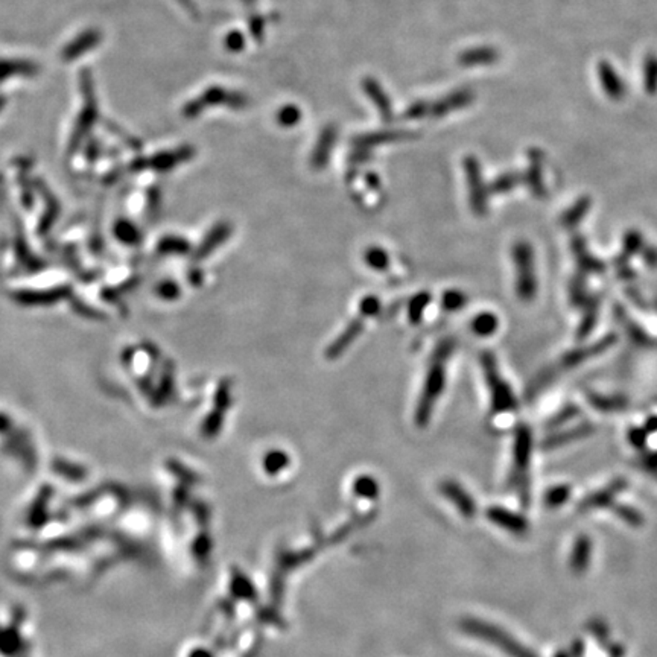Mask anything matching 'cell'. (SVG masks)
<instances>
[{
	"label": "cell",
	"mask_w": 657,
	"mask_h": 657,
	"mask_svg": "<svg viewBox=\"0 0 657 657\" xmlns=\"http://www.w3.org/2000/svg\"><path fill=\"white\" fill-rule=\"evenodd\" d=\"M481 367L485 381L490 387L493 414L514 411L517 408V400L509 385L502 379L500 368H497L496 358L489 350H484L481 353Z\"/></svg>",
	"instance_id": "cell-1"
},
{
	"label": "cell",
	"mask_w": 657,
	"mask_h": 657,
	"mask_svg": "<svg viewBox=\"0 0 657 657\" xmlns=\"http://www.w3.org/2000/svg\"><path fill=\"white\" fill-rule=\"evenodd\" d=\"M446 385V368L445 362H429V368L425 378L423 390L418 398L415 408V423L417 426L425 428L433 415L435 402L445 390Z\"/></svg>",
	"instance_id": "cell-2"
},
{
	"label": "cell",
	"mask_w": 657,
	"mask_h": 657,
	"mask_svg": "<svg viewBox=\"0 0 657 657\" xmlns=\"http://www.w3.org/2000/svg\"><path fill=\"white\" fill-rule=\"evenodd\" d=\"M513 259L517 271L516 292L522 301H531L537 294V279L534 274V253L527 241H519L513 247Z\"/></svg>",
	"instance_id": "cell-3"
},
{
	"label": "cell",
	"mask_w": 657,
	"mask_h": 657,
	"mask_svg": "<svg viewBox=\"0 0 657 657\" xmlns=\"http://www.w3.org/2000/svg\"><path fill=\"white\" fill-rule=\"evenodd\" d=\"M464 627H466V630L470 634H473V636L495 643L497 648H501L509 657H537V654L532 653L525 645L516 641L513 636H509L507 631H504L500 627L485 624V622H481L478 619H470L467 622H464Z\"/></svg>",
	"instance_id": "cell-4"
},
{
	"label": "cell",
	"mask_w": 657,
	"mask_h": 657,
	"mask_svg": "<svg viewBox=\"0 0 657 657\" xmlns=\"http://www.w3.org/2000/svg\"><path fill=\"white\" fill-rule=\"evenodd\" d=\"M81 90L84 93V107L81 115L78 116L76 127L73 131V139H72V148H76L78 143L83 140L84 135L90 131V128L93 127V123L98 119V104H96V98L93 92V84H92V76H90L88 71H83L81 75Z\"/></svg>",
	"instance_id": "cell-5"
},
{
	"label": "cell",
	"mask_w": 657,
	"mask_h": 657,
	"mask_svg": "<svg viewBox=\"0 0 657 657\" xmlns=\"http://www.w3.org/2000/svg\"><path fill=\"white\" fill-rule=\"evenodd\" d=\"M616 339H618V336L615 333H610V335H606L604 338L599 339V341H596L595 344L571 350V352H568L562 358L560 367L564 368V370H568V368L580 366L581 362L604 353L606 350H609L611 346L616 343Z\"/></svg>",
	"instance_id": "cell-6"
},
{
	"label": "cell",
	"mask_w": 657,
	"mask_h": 657,
	"mask_svg": "<svg viewBox=\"0 0 657 657\" xmlns=\"http://www.w3.org/2000/svg\"><path fill=\"white\" fill-rule=\"evenodd\" d=\"M626 487H627V481L624 478H616L614 482H610L606 489L587 496L586 500L580 502L579 509L580 512H589V509H594V508L609 507L614 504V500L621 492L626 490Z\"/></svg>",
	"instance_id": "cell-7"
},
{
	"label": "cell",
	"mask_w": 657,
	"mask_h": 657,
	"mask_svg": "<svg viewBox=\"0 0 657 657\" xmlns=\"http://www.w3.org/2000/svg\"><path fill=\"white\" fill-rule=\"evenodd\" d=\"M102 40V33L98 29H87L84 32L79 33V36L72 40L67 46L63 49L61 56L64 61H72L83 56L84 53L90 52L93 48H96L98 44Z\"/></svg>",
	"instance_id": "cell-8"
},
{
	"label": "cell",
	"mask_w": 657,
	"mask_h": 657,
	"mask_svg": "<svg viewBox=\"0 0 657 657\" xmlns=\"http://www.w3.org/2000/svg\"><path fill=\"white\" fill-rule=\"evenodd\" d=\"M531 448H532V435L531 430L527 425H519L514 434V464H516V472L514 475H525L528 464H529V457H531Z\"/></svg>",
	"instance_id": "cell-9"
},
{
	"label": "cell",
	"mask_w": 657,
	"mask_h": 657,
	"mask_svg": "<svg viewBox=\"0 0 657 657\" xmlns=\"http://www.w3.org/2000/svg\"><path fill=\"white\" fill-rule=\"evenodd\" d=\"M362 328H364V323H362V319H356V320L350 321L346 326L344 331L335 338V341L326 348V358L333 361V359H338L339 356H341L346 352V350L355 343V339L361 335Z\"/></svg>",
	"instance_id": "cell-10"
},
{
	"label": "cell",
	"mask_w": 657,
	"mask_h": 657,
	"mask_svg": "<svg viewBox=\"0 0 657 657\" xmlns=\"http://www.w3.org/2000/svg\"><path fill=\"white\" fill-rule=\"evenodd\" d=\"M489 517L493 520L496 525H500L508 531L514 532V534H525L528 529L527 519L519 516L516 513L508 512L501 507H493L489 509Z\"/></svg>",
	"instance_id": "cell-11"
},
{
	"label": "cell",
	"mask_w": 657,
	"mask_h": 657,
	"mask_svg": "<svg viewBox=\"0 0 657 657\" xmlns=\"http://www.w3.org/2000/svg\"><path fill=\"white\" fill-rule=\"evenodd\" d=\"M591 557H592V542L587 536H580L575 540L572 552H571V560L569 566L574 574L581 575L587 571L589 564H591Z\"/></svg>",
	"instance_id": "cell-12"
},
{
	"label": "cell",
	"mask_w": 657,
	"mask_h": 657,
	"mask_svg": "<svg viewBox=\"0 0 657 657\" xmlns=\"http://www.w3.org/2000/svg\"><path fill=\"white\" fill-rule=\"evenodd\" d=\"M572 250L576 256V262H579V267L581 269V273H598L601 274L604 273V264L599 262L598 259H595L591 253L587 252V247L583 237L580 234H575L572 239Z\"/></svg>",
	"instance_id": "cell-13"
},
{
	"label": "cell",
	"mask_w": 657,
	"mask_h": 657,
	"mask_svg": "<svg viewBox=\"0 0 657 657\" xmlns=\"http://www.w3.org/2000/svg\"><path fill=\"white\" fill-rule=\"evenodd\" d=\"M594 433V426L591 423H581L579 426H575L572 429L563 430V433H559L556 435H552L543 441V448L545 449H554L559 446H564L568 443H572V441H576L580 438H584L587 435H591Z\"/></svg>",
	"instance_id": "cell-14"
},
{
	"label": "cell",
	"mask_w": 657,
	"mask_h": 657,
	"mask_svg": "<svg viewBox=\"0 0 657 657\" xmlns=\"http://www.w3.org/2000/svg\"><path fill=\"white\" fill-rule=\"evenodd\" d=\"M615 315H616V320H618L622 326H624L627 335H628L630 339H631V343H634V344L639 346V347H651V346L656 344L654 339H653L647 332H643L642 328H641L636 323L631 321V320L628 319V315L626 314V311L622 309V308H619V306H616V308H615Z\"/></svg>",
	"instance_id": "cell-15"
},
{
	"label": "cell",
	"mask_w": 657,
	"mask_h": 657,
	"mask_svg": "<svg viewBox=\"0 0 657 657\" xmlns=\"http://www.w3.org/2000/svg\"><path fill=\"white\" fill-rule=\"evenodd\" d=\"M587 399L589 403L596 408L598 411L603 413L624 411L628 406V400L626 398H622V395H603L596 393H589Z\"/></svg>",
	"instance_id": "cell-16"
},
{
	"label": "cell",
	"mask_w": 657,
	"mask_h": 657,
	"mask_svg": "<svg viewBox=\"0 0 657 657\" xmlns=\"http://www.w3.org/2000/svg\"><path fill=\"white\" fill-rule=\"evenodd\" d=\"M37 71L38 67L31 61L4 60L0 61V83L14 76H32Z\"/></svg>",
	"instance_id": "cell-17"
},
{
	"label": "cell",
	"mask_w": 657,
	"mask_h": 657,
	"mask_svg": "<svg viewBox=\"0 0 657 657\" xmlns=\"http://www.w3.org/2000/svg\"><path fill=\"white\" fill-rule=\"evenodd\" d=\"M230 234H232V227L227 222L218 224L217 227H214L207 234L206 239L202 241L200 250H198V256L200 257H206L209 253H212L214 250V248H218L222 242L227 241L230 237Z\"/></svg>",
	"instance_id": "cell-18"
},
{
	"label": "cell",
	"mask_w": 657,
	"mask_h": 657,
	"mask_svg": "<svg viewBox=\"0 0 657 657\" xmlns=\"http://www.w3.org/2000/svg\"><path fill=\"white\" fill-rule=\"evenodd\" d=\"M598 306H599V299L587 297L584 303V315L579 326V332H576V338L579 339L587 338L594 331V327L598 320Z\"/></svg>",
	"instance_id": "cell-19"
},
{
	"label": "cell",
	"mask_w": 657,
	"mask_h": 657,
	"mask_svg": "<svg viewBox=\"0 0 657 657\" xmlns=\"http://www.w3.org/2000/svg\"><path fill=\"white\" fill-rule=\"evenodd\" d=\"M497 327H500V320L492 312H481L470 323L472 332L478 336H490L497 331Z\"/></svg>",
	"instance_id": "cell-20"
},
{
	"label": "cell",
	"mask_w": 657,
	"mask_h": 657,
	"mask_svg": "<svg viewBox=\"0 0 657 657\" xmlns=\"http://www.w3.org/2000/svg\"><path fill=\"white\" fill-rule=\"evenodd\" d=\"M443 490L460 507L461 513H464L466 516H472L475 513L473 512V509H475L473 501L470 500V496L461 489L460 485H457L455 482H446L445 487H443Z\"/></svg>",
	"instance_id": "cell-21"
},
{
	"label": "cell",
	"mask_w": 657,
	"mask_h": 657,
	"mask_svg": "<svg viewBox=\"0 0 657 657\" xmlns=\"http://www.w3.org/2000/svg\"><path fill=\"white\" fill-rule=\"evenodd\" d=\"M430 303V294L429 292H418L417 296H414L408 304V316H410V321L413 324L420 323L423 319V312L428 308V304Z\"/></svg>",
	"instance_id": "cell-22"
},
{
	"label": "cell",
	"mask_w": 657,
	"mask_h": 657,
	"mask_svg": "<svg viewBox=\"0 0 657 657\" xmlns=\"http://www.w3.org/2000/svg\"><path fill=\"white\" fill-rule=\"evenodd\" d=\"M571 489L568 485H554L545 493V505L549 508H557L569 501Z\"/></svg>",
	"instance_id": "cell-23"
},
{
	"label": "cell",
	"mask_w": 657,
	"mask_h": 657,
	"mask_svg": "<svg viewBox=\"0 0 657 657\" xmlns=\"http://www.w3.org/2000/svg\"><path fill=\"white\" fill-rule=\"evenodd\" d=\"M467 303V296L464 292L458 289H450L443 294V299H441V304H443V309L448 312H455L462 309L464 306Z\"/></svg>",
	"instance_id": "cell-24"
},
{
	"label": "cell",
	"mask_w": 657,
	"mask_h": 657,
	"mask_svg": "<svg viewBox=\"0 0 657 657\" xmlns=\"http://www.w3.org/2000/svg\"><path fill=\"white\" fill-rule=\"evenodd\" d=\"M364 259H366L367 265L371 267L373 269H376V271H385V269H387L388 264H390V259H388L387 252L382 250V248H379V247L368 248V250L364 254Z\"/></svg>",
	"instance_id": "cell-25"
},
{
	"label": "cell",
	"mask_w": 657,
	"mask_h": 657,
	"mask_svg": "<svg viewBox=\"0 0 657 657\" xmlns=\"http://www.w3.org/2000/svg\"><path fill=\"white\" fill-rule=\"evenodd\" d=\"M455 347H457L455 338L441 339V341L435 346L433 355H430V362H446L452 356V353H454Z\"/></svg>",
	"instance_id": "cell-26"
},
{
	"label": "cell",
	"mask_w": 657,
	"mask_h": 657,
	"mask_svg": "<svg viewBox=\"0 0 657 657\" xmlns=\"http://www.w3.org/2000/svg\"><path fill=\"white\" fill-rule=\"evenodd\" d=\"M224 417H225V411L224 410H219V408L214 406V410L210 413V415L206 418V422H204V434H206L207 437H213V435H217L221 428H222V423H224Z\"/></svg>",
	"instance_id": "cell-27"
},
{
	"label": "cell",
	"mask_w": 657,
	"mask_h": 657,
	"mask_svg": "<svg viewBox=\"0 0 657 657\" xmlns=\"http://www.w3.org/2000/svg\"><path fill=\"white\" fill-rule=\"evenodd\" d=\"M615 513L630 527L639 528L643 525V516L638 512L636 508L628 507V505H616Z\"/></svg>",
	"instance_id": "cell-28"
},
{
	"label": "cell",
	"mask_w": 657,
	"mask_h": 657,
	"mask_svg": "<svg viewBox=\"0 0 657 657\" xmlns=\"http://www.w3.org/2000/svg\"><path fill=\"white\" fill-rule=\"evenodd\" d=\"M643 248V239L642 234L636 230H630L624 236V252H622V256L630 259L633 254L639 253Z\"/></svg>",
	"instance_id": "cell-29"
},
{
	"label": "cell",
	"mask_w": 657,
	"mask_h": 657,
	"mask_svg": "<svg viewBox=\"0 0 657 657\" xmlns=\"http://www.w3.org/2000/svg\"><path fill=\"white\" fill-rule=\"evenodd\" d=\"M579 414H580V408L579 406H576V405H568V406H564L559 414H556L551 418V420L548 422V426L549 428L562 426L564 423L571 422L572 418H575Z\"/></svg>",
	"instance_id": "cell-30"
},
{
	"label": "cell",
	"mask_w": 657,
	"mask_h": 657,
	"mask_svg": "<svg viewBox=\"0 0 657 657\" xmlns=\"http://www.w3.org/2000/svg\"><path fill=\"white\" fill-rule=\"evenodd\" d=\"M586 297V288H584V276H576L571 285V301L574 306H584Z\"/></svg>",
	"instance_id": "cell-31"
},
{
	"label": "cell",
	"mask_w": 657,
	"mask_h": 657,
	"mask_svg": "<svg viewBox=\"0 0 657 657\" xmlns=\"http://www.w3.org/2000/svg\"><path fill=\"white\" fill-rule=\"evenodd\" d=\"M381 309V301L375 296H368L361 300L359 304V314L361 316H373L376 315Z\"/></svg>",
	"instance_id": "cell-32"
},
{
	"label": "cell",
	"mask_w": 657,
	"mask_h": 657,
	"mask_svg": "<svg viewBox=\"0 0 657 657\" xmlns=\"http://www.w3.org/2000/svg\"><path fill=\"white\" fill-rule=\"evenodd\" d=\"M587 212V202H580L579 206H575L572 210H569L568 213L564 214L563 217V224L566 225V227H574V225H576L580 222L581 217L583 214Z\"/></svg>",
	"instance_id": "cell-33"
},
{
	"label": "cell",
	"mask_w": 657,
	"mask_h": 657,
	"mask_svg": "<svg viewBox=\"0 0 657 657\" xmlns=\"http://www.w3.org/2000/svg\"><path fill=\"white\" fill-rule=\"evenodd\" d=\"M286 464V455L283 452H271L265 458V467L269 472H276Z\"/></svg>",
	"instance_id": "cell-34"
},
{
	"label": "cell",
	"mask_w": 657,
	"mask_h": 657,
	"mask_svg": "<svg viewBox=\"0 0 657 657\" xmlns=\"http://www.w3.org/2000/svg\"><path fill=\"white\" fill-rule=\"evenodd\" d=\"M648 435L650 434L643 428H633V429H630V433H628V440H630V443L634 448L641 449V448H643L645 445H647Z\"/></svg>",
	"instance_id": "cell-35"
},
{
	"label": "cell",
	"mask_w": 657,
	"mask_h": 657,
	"mask_svg": "<svg viewBox=\"0 0 657 657\" xmlns=\"http://www.w3.org/2000/svg\"><path fill=\"white\" fill-rule=\"evenodd\" d=\"M589 630H591V633L599 642H606V639L609 638V628L604 622L599 619H594L591 624H589Z\"/></svg>",
	"instance_id": "cell-36"
},
{
	"label": "cell",
	"mask_w": 657,
	"mask_h": 657,
	"mask_svg": "<svg viewBox=\"0 0 657 657\" xmlns=\"http://www.w3.org/2000/svg\"><path fill=\"white\" fill-rule=\"evenodd\" d=\"M643 260L650 268H657V248L654 247H645L642 248Z\"/></svg>",
	"instance_id": "cell-37"
},
{
	"label": "cell",
	"mask_w": 657,
	"mask_h": 657,
	"mask_svg": "<svg viewBox=\"0 0 657 657\" xmlns=\"http://www.w3.org/2000/svg\"><path fill=\"white\" fill-rule=\"evenodd\" d=\"M642 466L648 472H656L657 470V452H651V454L645 457L642 460Z\"/></svg>",
	"instance_id": "cell-38"
},
{
	"label": "cell",
	"mask_w": 657,
	"mask_h": 657,
	"mask_svg": "<svg viewBox=\"0 0 657 657\" xmlns=\"http://www.w3.org/2000/svg\"><path fill=\"white\" fill-rule=\"evenodd\" d=\"M618 274H619L621 279H624V280H631V279L634 277L633 269H630L627 265L619 267V268H618Z\"/></svg>",
	"instance_id": "cell-39"
},
{
	"label": "cell",
	"mask_w": 657,
	"mask_h": 657,
	"mask_svg": "<svg viewBox=\"0 0 657 657\" xmlns=\"http://www.w3.org/2000/svg\"><path fill=\"white\" fill-rule=\"evenodd\" d=\"M645 430H647L648 434H653V433H657V415L656 417H650L647 423H645V426H642Z\"/></svg>",
	"instance_id": "cell-40"
},
{
	"label": "cell",
	"mask_w": 657,
	"mask_h": 657,
	"mask_svg": "<svg viewBox=\"0 0 657 657\" xmlns=\"http://www.w3.org/2000/svg\"><path fill=\"white\" fill-rule=\"evenodd\" d=\"M584 651V647H583V643L580 641H576L575 645L572 647V657H580Z\"/></svg>",
	"instance_id": "cell-41"
},
{
	"label": "cell",
	"mask_w": 657,
	"mask_h": 657,
	"mask_svg": "<svg viewBox=\"0 0 657 657\" xmlns=\"http://www.w3.org/2000/svg\"><path fill=\"white\" fill-rule=\"evenodd\" d=\"M554 657H571V656H569L568 653H564V651H560V653H557V654H556V656H554Z\"/></svg>",
	"instance_id": "cell-42"
},
{
	"label": "cell",
	"mask_w": 657,
	"mask_h": 657,
	"mask_svg": "<svg viewBox=\"0 0 657 657\" xmlns=\"http://www.w3.org/2000/svg\"><path fill=\"white\" fill-rule=\"evenodd\" d=\"M5 102H6L5 98H4V96H0V111H2V108L5 107Z\"/></svg>",
	"instance_id": "cell-43"
}]
</instances>
